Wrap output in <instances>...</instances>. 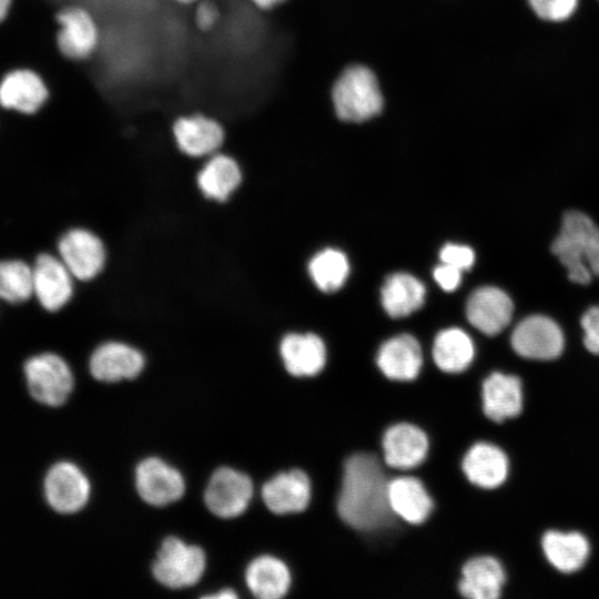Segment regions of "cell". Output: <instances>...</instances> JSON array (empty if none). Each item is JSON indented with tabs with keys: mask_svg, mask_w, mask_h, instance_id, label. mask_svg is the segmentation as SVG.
<instances>
[{
	"mask_svg": "<svg viewBox=\"0 0 599 599\" xmlns=\"http://www.w3.org/2000/svg\"><path fill=\"white\" fill-rule=\"evenodd\" d=\"M337 511L357 530H375L390 522L388 481L375 455L357 453L346 459Z\"/></svg>",
	"mask_w": 599,
	"mask_h": 599,
	"instance_id": "6da1fadb",
	"label": "cell"
},
{
	"mask_svg": "<svg viewBox=\"0 0 599 599\" xmlns=\"http://www.w3.org/2000/svg\"><path fill=\"white\" fill-rule=\"evenodd\" d=\"M551 252L568 271L569 280L586 285L599 276V227L586 214L569 211L564 215Z\"/></svg>",
	"mask_w": 599,
	"mask_h": 599,
	"instance_id": "7a4b0ae2",
	"label": "cell"
},
{
	"mask_svg": "<svg viewBox=\"0 0 599 599\" xmlns=\"http://www.w3.org/2000/svg\"><path fill=\"white\" fill-rule=\"evenodd\" d=\"M331 99L335 114L344 122L362 123L384 109V94L375 72L355 63L345 68L333 83Z\"/></svg>",
	"mask_w": 599,
	"mask_h": 599,
	"instance_id": "3957f363",
	"label": "cell"
},
{
	"mask_svg": "<svg viewBox=\"0 0 599 599\" xmlns=\"http://www.w3.org/2000/svg\"><path fill=\"white\" fill-rule=\"evenodd\" d=\"M54 20L55 48L64 59L83 62L95 54L101 42V31L88 8L79 3L65 4L55 12Z\"/></svg>",
	"mask_w": 599,
	"mask_h": 599,
	"instance_id": "277c9868",
	"label": "cell"
},
{
	"mask_svg": "<svg viewBox=\"0 0 599 599\" xmlns=\"http://www.w3.org/2000/svg\"><path fill=\"white\" fill-rule=\"evenodd\" d=\"M205 569L204 551L180 538L166 537L152 565L154 578L165 587L179 589L195 585Z\"/></svg>",
	"mask_w": 599,
	"mask_h": 599,
	"instance_id": "5b68a950",
	"label": "cell"
},
{
	"mask_svg": "<svg viewBox=\"0 0 599 599\" xmlns=\"http://www.w3.org/2000/svg\"><path fill=\"white\" fill-rule=\"evenodd\" d=\"M28 390L33 399L48 406H60L73 388V376L58 355L43 353L24 363Z\"/></svg>",
	"mask_w": 599,
	"mask_h": 599,
	"instance_id": "8992f818",
	"label": "cell"
},
{
	"mask_svg": "<svg viewBox=\"0 0 599 599\" xmlns=\"http://www.w3.org/2000/svg\"><path fill=\"white\" fill-rule=\"evenodd\" d=\"M50 99V88L43 75L30 67H16L3 73L0 103L3 110L20 115H34Z\"/></svg>",
	"mask_w": 599,
	"mask_h": 599,
	"instance_id": "52a82bcc",
	"label": "cell"
},
{
	"mask_svg": "<svg viewBox=\"0 0 599 599\" xmlns=\"http://www.w3.org/2000/svg\"><path fill=\"white\" fill-rule=\"evenodd\" d=\"M172 135L177 149L192 158H209L219 152L225 140L221 122L203 112L176 116L172 123Z\"/></svg>",
	"mask_w": 599,
	"mask_h": 599,
	"instance_id": "ba28073f",
	"label": "cell"
},
{
	"mask_svg": "<svg viewBox=\"0 0 599 599\" xmlns=\"http://www.w3.org/2000/svg\"><path fill=\"white\" fill-rule=\"evenodd\" d=\"M253 495V484L247 475L230 467H220L211 476L204 501L211 512L221 518L241 515Z\"/></svg>",
	"mask_w": 599,
	"mask_h": 599,
	"instance_id": "9c48e42d",
	"label": "cell"
},
{
	"mask_svg": "<svg viewBox=\"0 0 599 599\" xmlns=\"http://www.w3.org/2000/svg\"><path fill=\"white\" fill-rule=\"evenodd\" d=\"M511 346L521 357L549 361L564 349V334L551 318L531 315L522 319L511 334Z\"/></svg>",
	"mask_w": 599,
	"mask_h": 599,
	"instance_id": "30bf717a",
	"label": "cell"
},
{
	"mask_svg": "<svg viewBox=\"0 0 599 599\" xmlns=\"http://www.w3.org/2000/svg\"><path fill=\"white\" fill-rule=\"evenodd\" d=\"M44 496L52 509L60 514L80 510L88 501L90 484L84 474L72 463L54 464L44 478Z\"/></svg>",
	"mask_w": 599,
	"mask_h": 599,
	"instance_id": "8fae6325",
	"label": "cell"
},
{
	"mask_svg": "<svg viewBox=\"0 0 599 599\" xmlns=\"http://www.w3.org/2000/svg\"><path fill=\"white\" fill-rule=\"evenodd\" d=\"M135 487L145 502L156 507L176 501L185 490L180 471L156 457H148L138 464Z\"/></svg>",
	"mask_w": 599,
	"mask_h": 599,
	"instance_id": "7c38bea8",
	"label": "cell"
},
{
	"mask_svg": "<svg viewBox=\"0 0 599 599\" xmlns=\"http://www.w3.org/2000/svg\"><path fill=\"white\" fill-rule=\"evenodd\" d=\"M61 261L77 278H93L103 267L105 251L93 233L74 229L62 235L58 243Z\"/></svg>",
	"mask_w": 599,
	"mask_h": 599,
	"instance_id": "4fadbf2b",
	"label": "cell"
},
{
	"mask_svg": "<svg viewBox=\"0 0 599 599\" xmlns=\"http://www.w3.org/2000/svg\"><path fill=\"white\" fill-rule=\"evenodd\" d=\"M514 305L510 297L495 286L475 290L466 304L469 323L486 335L500 333L511 321Z\"/></svg>",
	"mask_w": 599,
	"mask_h": 599,
	"instance_id": "5bb4252c",
	"label": "cell"
},
{
	"mask_svg": "<svg viewBox=\"0 0 599 599\" xmlns=\"http://www.w3.org/2000/svg\"><path fill=\"white\" fill-rule=\"evenodd\" d=\"M33 294L43 308L55 312L72 295L71 273L62 261L40 254L33 266Z\"/></svg>",
	"mask_w": 599,
	"mask_h": 599,
	"instance_id": "9a60e30c",
	"label": "cell"
},
{
	"mask_svg": "<svg viewBox=\"0 0 599 599\" xmlns=\"http://www.w3.org/2000/svg\"><path fill=\"white\" fill-rule=\"evenodd\" d=\"M89 366L95 379L113 383L136 377L144 367V357L126 344L108 342L92 353Z\"/></svg>",
	"mask_w": 599,
	"mask_h": 599,
	"instance_id": "2e32d148",
	"label": "cell"
},
{
	"mask_svg": "<svg viewBox=\"0 0 599 599\" xmlns=\"http://www.w3.org/2000/svg\"><path fill=\"white\" fill-rule=\"evenodd\" d=\"M262 498L274 514L302 511L311 499L309 478L301 469L280 473L263 485Z\"/></svg>",
	"mask_w": 599,
	"mask_h": 599,
	"instance_id": "e0dca14e",
	"label": "cell"
},
{
	"mask_svg": "<svg viewBox=\"0 0 599 599\" xmlns=\"http://www.w3.org/2000/svg\"><path fill=\"white\" fill-rule=\"evenodd\" d=\"M385 463L394 468L408 469L422 464L428 451V438L417 426L399 423L383 436Z\"/></svg>",
	"mask_w": 599,
	"mask_h": 599,
	"instance_id": "ac0fdd59",
	"label": "cell"
},
{
	"mask_svg": "<svg viewBox=\"0 0 599 599\" xmlns=\"http://www.w3.org/2000/svg\"><path fill=\"white\" fill-rule=\"evenodd\" d=\"M376 363L386 377L395 380H412L417 377L422 368L420 345L412 335H397L379 347Z\"/></svg>",
	"mask_w": 599,
	"mask_h": 599,
	"instance_id": "d6986e66",
	"label": "cell"
},
{
	"mask_svg": "<svg viewBox=\"0 0 599 599\" xmlns=\"http://www.w3.org/2000/svg\"><path fill=\"white\" fill-rule=\"evenodd\" d=\"M508 468L506 454L488 443L475 444L463 459V470L468 480L485 489L500 486L507 478Z\"/></svg>",
	"mask_w": 599,
	"mask_h": 599,
	"instance_id": "ffe728a7",
	"label": "cell"
},
{
	"mask_svg": "<svg viewBox=\"0 0 599 599\" xmlns=\"http://www.w3.org/2000/svg\"><path fill=\"white\" fill-rule=\"evenodd\" d=\"M483 409L494 422L516 417L522 409L521 382L517 376L493 373L483 384Z\"/></svg>",
	"mask_w": 599,
	"mask_h": 599,
	"instance_id": "44dd1931",
	"label": "cell"
},
{
	"mask_svg": "<svg viewBox=\"0 0 599 599\" xmlns=\"http://www.w3.org/2000/svg\"><path fill=\"white\" fill-rule=\"evenodd\" d=\"M280 353L287 372L294 376H314L326 363V348L315 334L286 335L280 345Z\"/></svg>",
	"mask_w": 599,
	"mask_h": 599,
	"instance_id": "7402d4cb",
	"label": "cell"
},
{
	"mask_svg": "<svg viewBox=\"0 0 599 599\" xmlns=\"http://www.w3.org/2000/svg\"><path fill=\"white\" fill-rule=\"evenodd\" d=\"M459 592L470 599H496L500 596L506 575L494 557L481 556L468 560L463 567Z\"/></svg>",
	"mask_w": 599,
	"mask_h": 599,
	"instance_id": "603a6c76",
	"label": "cell"
},
{
	"mask_svg": "<svg viewBox=\"0 0 599 599\" xmlns=\"http://www.w3.org/2000/svg\"><path fill=\"white\" fill-rule=\"evenodd\" d=\"M388 501L393 514L414 525L424 522L434 508L428 491L415 477L388 481Z\"/></svg>",
	"mask_w": 599,
	"mask_h": 599,
	"instance_id": "cb8c5ba5",
	"label": "cell"
},
{
	"mask_svg": "<svg viewBox=\"0 0 599 599\" xmlns=\"http://www.w3.org/2000/svg\"><path fill=\"white\" fill-rule=\"evenodd\" d=\"M245 580L255 597L278 599L287 592L291 575L282 560L264 555L251 561L245 572Z\"/></svg>",
	"mask_w": 599,
	"mask_h": 599,
	"instance_id": "d4e9b609",
	"label": "cell"
},
{
	"mask_svg": "<svg viewBox=\"0 0 599 599\" xmlns=\"http://www.w3.org/2000/svg\"><path fill=\"white\" fill-rule=\"evenodd\" d=\"M542 550L557 570L571 573L586 564L590 547L587 538L579 532L550 530L542 537Z\"/></svg>",
	"mask_w": 599,
	"mask_h": 599,
	"instance_id": "484cf974",
	"label": "cell"
},
{
	"mask_svg": "<svg viewBox=\"0 0 599 599\" xmlns=\"http://www.w3.org/2000/svg\"><path fill=\"white\" fill-rule=\"evenodd\" d=\"M197 185L209 199L225 201L241 182V170L230 155L216 152L200 170Z\"/></svg>",
	"mask_w": 599,
	"mask_h": 599,
	"instance_id": "4316f807",
	"label": "cell"
},
{
	"mask_svg": "<svg viewBox=\"0 0 599 599\" xmlns=\"http://www.w3.org/2000/svg\"><path fill=\"white\" fill-rule=\"evenodd\" d=\"M426 288L415 276L407 273L390 275L382 287V304L392 317L407 316L425 302Z\"/></svg>",
	"mask_w": 599,
	"mask_h": 599,
	"instance_id": "83f0119b",
	"label": "cell"
},
{
	"mask_svg": "<svg viewBox=\"0 0 599 599\" xmlns=\"http://www.w3.org/2000/svg\"><path fill=\"white\" fill-rule=\"evenodd\" d=\"M475 347L471 338L460 328L439 332L434 341L433 357L439 369L460 373L473 362Z\"/></svg>",
	"mask_w": 599,
	"mask_h": 599,
	"instance_id": "f1b7e54d",
	"label": "cell"
},
{
	"mask_svg": "<svg viewBox=\"0 0 599 599\" xmlns=\"http://www.w3.org/2000/svg\"><path fill=\"white\" fill-rule=\"evenodd\" d=\"M308 271L316 286L323 292L331 293L343 286L348 276L349 265L343 252L326 248L313 256Z\"/></svg>",
	"mask_w": 599,
	"mask_h": 599,
	"instance_id": "f546056e",
	"label": "cell"
},
{
	"mask_svg": "<svg viewBox=\"0 0 599 599\" xmlns=\"http://www.w3.org/2000/svg\"><path fill=\"white\" fill-rule=\"evenodd\" d=\"M33 294V270L22 261H4L0 266V295L9 303H21Z\"/></svg>",
	"mask_w": 599,
	"mask_h": 599,
	"instance_id": "4dcf8cb0",
	"label": "cell"
},
{
	"mask_svg": "<svg viewBox=\"0 0 599 599\" xmlns=\"http://www.w3.org/2000/svg\"><path fill=\"white\" fill-rule=\"evenodd\" d=\"M528 3L537 17L552 22L569 19L578 7V0H528Z\"/></svg>",
	"mask_w": 599,
	"mask_h": 599,
	"instance_id": "1f68e13d",
	"label": "cell"
},
{
	"mask_svg": "<svg viewBox=\"0 0 599 599\" xmlns=\"http://www.w3.org/2000/svg\"><path fill=\"white\" fill-rule=\"evenodd\" d=\"M193 22L201 32H210L216 28L221 19L219 6L213 0H203L193 7Z\"/></svg>",
	"mask_w": 599,
	"mask_h": 599,
	"instance_id": "d6a6232c",
	"label": "cell"
},
{
	"mask_svg": "<svg viewBox=\"0 0 599 599\" xmlns=\"http://www.w3.org/2000/svg\"><path fill=\"white\" fill-rule=\"evenodd\" d=\"M439 258L441 263L464 271L474 265L475 253L469 246L448 243L440 250Z\"/></svg>",
	"mask_w": 599,
	"mask_h": 599,
	"instance_id": "836d02e7",
	"label": "cell"
},
{
	"mask_svg": "<svg viewBox=\"0 0 599 599\" xmlns=\"http://www.w3.org/2000/svg\"><path fill=\"white\" fill-rule=\"evenodd\" d=\"M583 344L592 354H599V306L590 307L581 317Z\"/></svg>",
	"mask_w": 599,
	"mask_h": 599,
	"instance_id": "e575fe53",
	"label": "cell"
},
{
	"mask_svg": "<svg viewBox=\"0 0 599 599\" xmlns=\"http://www.w3.org/2000/svg\"><path fill=\"white\" fill-rule=\"evenodd\" d=\"M434 278L446 292L455 291L461 281V271L453 265L443 263L435 267Z\"/></svg>",
	"mask_w": 599,
	"mask_h": 599,
	"instance_id": "d590c367",
	"label": "cell"
},
{
	"mask_svg": "<svg viewBox=\"0 0 599 599\" xmlns=\"http://www.w3.org/2000/svg\"><path fill=\"white\" fill-rule=\"evenodd\" d=\"M285 0H250L252 4L261 10H270L283 3Z\"/></svg>",
	"mask_w": 599,
	"mask_h": 599,
	"instance_id": "8d00e7d4",
	"label": "cell"
},
{
	"mask_svg": "<svg viewBox=\"0 0 599 599\" xmlns=\"http://www.w3.org/2000/svg\"><path fill=\"white\" fill-rule=\"evenodd\" d=\"M14 0H0V19L6 21L11 14Z\"/></svg>",
	"mask_w": 599,
	"mask_h": 599,
	"instance_id": "74e56055",
	"label": "cell"
},
{
	"mask_svg": "<svg viewBox=\"0 0 599 599\" xmlns=\"http://www.w3.org/2000/svg\"><path fill=\"white\" fill-rule=\"evenodd\" d=\"M204 597L212 599H234L236 598V593L232 589H223L217 593H211Z\"/></svg>",
	"mask_w": 599,
	"mask_h": 599,
	"instance_id": "f35d334b",
	"label": "cell"
},
{
	"mask_svg": "<svg viewBox=\"0 0 599 599\" xmlns=\"http://www.w3.org/2000/svg\"><path fill=\"white\" fill-rule=\"evenodd\" d=\"M172 2L180 4V6H186V7H194L199 2L203 0H171Z\"/></svg>",
	"mask_w": 599,
	"mask_h": 599,
	"instance_id": "ab89813d",
	"label": "cell"
}]
</instances>
